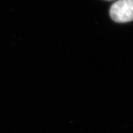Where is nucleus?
<instances>
[{
  "label": "nucleus",
  "instance_id": "1",
  "mask_svg": "<svg viewBox=\"0 0 133 133\" xmlns=\"http://www.w3.org/2000/svg\"><path fill=\"white\" fill-rule=\"evenodd\" d=\"M109 14L116 23H127L133 21V0H119L110 8Z\"/></svg>",
  "mask_w": 133,
  "mask_h": 133
},
{
  "label": "nucleus",
  "instance_id": "2",
  "mask_svg": "<svg viewBox=\"0 0 133 133\" xmlns=\"http://www.w3.org/2000/svg\"><path fill=\"white\" fill-rule=\"evenodd\" d=\"M107 1H111V0H107Z\"/></svg>",
  "mask_w": 133,
  "mask_h": 133
}]
</instances>
